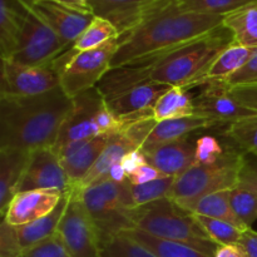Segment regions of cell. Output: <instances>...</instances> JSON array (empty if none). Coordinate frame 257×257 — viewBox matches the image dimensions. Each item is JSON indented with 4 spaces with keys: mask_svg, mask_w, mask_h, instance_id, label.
Masks as SVG:
<instances>
[{
    "mask_svg": "<svg viewBox=\"0 0 257 257\" xmlns=\"http://www.w3.org/2000/svg\"><path fill=\"white\" fill-rule=\"evenodd\" d=\"M73 104L62 87L32 97H0V150L53 148Z\"/></svg>",
    "mask_w": 257,
    "mask_h": 257,
    "instance_id": "obj_1",
    "label": "cell"
},
{
    "mask_svg": "<svg viewBox=\"0 0 257 257\" xmlns=\"http://www.w3.org/2000/svg\"><path fill=\"white\" fill-rule=\"evenodd\" d=\"M177 3L176 0L140 27L120 35L110 69L193 42L223 25L225 17L185 12Z\"/></svg>",
    "mask_w": 257,
    "mask_h": 257,
    "instance_id": "obj_2",
    "label": "cell"
},
{
    "mask_svg": "<svg viewBox=\"0 0 257 257\" xmlns=\"http://www.w3.org/2000/svg\"><path fill=\"white\" fill-rule=\"evenodd\" d=\"M132 223L133 228L156 237L185 243L207 256L215 257L218 248L195 216L168 198L133 208Z\"/></svg>",
    "mask_w": 257,
    "mask_h": 257,
    "instance_id": "obj_3",
    "label": "cell"
},
{
    "mask_svg": "<svg viewBox=\"0 0 257 257\" xmlns=\"http://www.w3.org/2000/svg\"><path fill=\"white\" fill-rule=\"evenodd\" d=\"M246 153L240 148H226V152L212 165L193 163L175 178L167 198L186 211L210 193L231 190L240 182Z\"/></svg>",
    "mask_w": 257,
    "mask_h": 257,
    "instance_id": "obj_4",
    "label": "cell"
},
{
    "mask_svg": "<svg viewBox=\"0 0 257 257\" xmlns=\"http://www.w3.org/2000/svg\"><path fill=\"white\" fill-rule=\"evenodd\" d=\"M77 195L92 217L99 236L100 246L120 232L132 230V200L128 181L119 183L104 180L94 183Z\"/></svg>",
    "mask_w": 257,
    "mask_h": 257,
    "instance_id": "obj_5",
    "label": "cell"
},
{
    "mask_svg": "<svg viewBox=\"0 0 257 257\" xmlns=\"http://www.w3.org/2000/svg\"><path fill=\"white\" fill-rule=\"evenodd\" d=\"M119 37L108 40L100 47L85 52H67L53 64L59 70L60 87L70 98L97 87L110 70V63L118 49Z\"/></svg>",
    "mask_w": 257,
    "mask_h": 257,
    "instance_id": "obj_6",
    "label": "cell"
},
{
    "mask_svg": "<svg viewBox=\"0 0 257 257\" xmlns=\"http://www.w3.org/2000/svg\"><path fill=\"white\" fill-rule=\"evenodd\" d=\"M24 8V20L17 48L12 57L13 62L28 67L50 65L69 50L62 38L30 8L19 0Z\"/></svg>",
    "mask_w": 257,
    "mask_h": 257,
    "instance_id": "obj_7",
    "label": "cell"
},
{
    "mask_svg": "<svg viewBox=\"0 0 257 257\" xmlns=\"http://www.w3.org/2000/svg\"><path fill=\"white\" fill-rule=\"evenodd\" d=\"M57 235L70 257H99L100 241L92 217L80 198L70 193Z\"/></svg>",
    "mask_w": 257,
    "mask_h": 257,
    "instance_id": "obj_8",
    "label": "cell"
},
{
    "mask_svg": "<svg viewBox=\"0 0 257 257\" xmlns=\"http://www.w3.org/2000/svg\"><path fill=\"white\" fill-rule=\"evenodd\" d=\"M0 97H32L60 87L59 70L54 64L28 67L2 59Z\"/></svg>",
    "mask_w": 257,
    "mask_h": 257,
    "instance_id": "obj_9",
    "label": "cell"
},
{
    "mask_svg": "<svg viewBox=\"0 0 257 257\" xmlns=\"http://www.w3.org/2000/svg\"><path fill=\"white\" fill-rule=\"evenodd\" d=\"M176 0H89L94 17L103 18L115 27L119 37L127 34L172 5Z\"/></svg>",
    "mask_w": 257,
    "mask_h": 257,
    "instance_id": "obj_10",
    "label": "cell"
},
{
    "mask_svg": "<svg viewBox=\"0 0 257 257\" xmlns=\"http://www.w3.org/2000/svg\"><path fill=\"white\" fill-rule=\"evenodd\" d=\"M73 100L74 104L72 112L60 128L57 143L53 147L54 152H58L69 143L99 136L95 125V117L105 104V99L99 89L94 87L85 90L73 98Z\"/></svg>",
    "mask_w": 257,
    "mask_h": 257,
    "instance_id": "obj_11",
    "label": "cell"
},
{
    "mask_svg": "<svg viewBox=\"0 0 257 257\" xmlns=\"http://www.w3.org/2000/svg\"><path fill=\"white\" fill-rule=\"evenodd\" d=\"M34 190L57 191L63 195L72 192L64 167L53 148H43L30 153L18 193Z\"/></svg>",
    "mask_w": 257,
    "mask_h": 257,
    "instance_id": "obj_12",
    "label": "cell"
},
{
    "mask_svg": "<svg viewBox=\"0 0 257 257\" xmlns=\"http://www.w3.org/2000/svg\"><path fill=\"white\" fill-rule=\"evenodd\" d=\"M23 3L52 28L69 49L94 19L90 10L75 9L52 0H23Z\"/></svg>",
    "mask_w": 257,
    "mask_h": 257,
    "instance_id": "obj_13",
    "label": "cell"
},
{
    "mask_svg": "<svg viewBox=\"0 0 257 257\" xmlns=\"http://www.w3.org/2000/svg\"><path fill=\"white\" fill-rule=\"evenodd\" d=\"M195 114L217 120L221 124H231L245 118L255 117L256 112L243 107L233 98L226 82H213L193 99Z\"/></svg>",
    "mask_w": 257,
    "mask_h": 257,
    "instance_id": "obj_14",
    "label": "cell"
},
{
    "mask_svg": "<svg viewBox=\"0 0 257 257\" xmlns=\"http://www.w3.org/2000/svg\"><path fill=\"white\" fill-rule=\"evenodd\" d=\"M112 135H99L88 140L78 141L64 146L55 152L64 167L72 191L92 170L99 156L104 151Z\"/></svg>",
    "mask_w": 257,
    "mask_h": 257,
    "instance_id": "obj_15",
    "label": "cell"
},
{
    "mask_svg": "<svg viewBox=\"0 0 257 257\" xmlns=\"http://www.w3.org/2000/svg\"><path fill=\"white\" fill-rule=\"evenodd\" d=\"M63 193L57 191H24L15 195L4 218L13 226L34 222L52 212L60 202Z\"/></svg>",
    "mask_w": 257,
    "mask_h": 257,
    "instance_id": "obj_16",
    "label": "cell"
},
{
    "mask_svg": "<svg viewBox=\"0 0 257 257\" xmlns=\"http://www.w3.org/2000/svg\"><path fill=\"white\" fill-rule=\"evenodd\" d=\"M147 162L165 176L177 177L195 163L196 142L186 137L143 152Z\"/></svg>",
    "mask_w": 257,
    "mask_h": 257,
    "instance_id": "obj_17",
    "label": "cell"
},
{
    "mask_svg": "<svg viewBox=\"0 0 257 257\" xmlns=\"http://www.w3.org/2000/svg\"><path fill=\"white\" fill-rule=\"evenodd\" d=\"M170 88L171 85L155 82L143 83L125 90L122 94L105 103L115 117L125 118L153 109L161 95L167 92Z\"/></svg>",
    "mask_w": 257,
    "mask_h": 257,
    "instance_id": "obj_18",
    "label": "cell"
},
{
    "mask_svg": "<svg viewBox=\"0 0 257 257\" xmlns=\"http://www.w3.org/2000/svg\"><path fill=\"white\" fill-rule=\"evenodd\" d=\"M220 124L221 123H218L217 120L210 119V118L197 114L157 122L151 135L146 140L145 145L141 148V151L147 152V151L152 150L157 146L175 142V141H180L182 138L188 137V135L196 132V131L206 130V128H211Z\"/></svg>",
    "mask_w": 257,
    "mask_h": 257,
    "instance_id": "obj_19",
    "label": "cell"
},
{
    "mask_svg": "<svg viewBox=\"0 0 257 257\" xmlns=\"http://www.w3.org/2000/svg\"><path fill=\"white\" fill-rule=\"evenodd\" d=\"M30 152L22 150H0V212L3 217L19 190V185L29 163Z\"/></svg>",
    "mask_w": 257,
    "mask_h": 257,
    "instance_id": "obj_20",
    "label": "cell"
},
{
    "mask_svg": "<svg viewBox=\"0 0 257 257\" xmlns=\"http://www.w3.org/2000/svg\"><path fill=\"white\" fill-rule=\"evenodd\" d=\"M256 48L242 47L232 43L228 48L217 55L215 60L208 65L207 69L198 75L187 87V90L198 85H207L213 82H227L237 70H240L252 57Z\"/></svg>",
    "mask_w": 257,
    "mask_h": 257,
    "instance_id": "obj_21",
    "label": "cell"
},
{
    "mask_svg": "<svg viewBox=\"0 0 257 257\" xmlns=\"http://www.w3.org/2000/svg\"><path fill=\"white\" fill-rule=\"evenodd\" d=\"M70 193L63 195L62 200L58 203L57 207L52 212L48 213L47 216H44V217L39 218V220L34 221V222L27 223V225L15 226L20 247H22L23 251L38 245L42 241L47 240V238L52 237V236L57 233L58 226H59L60 220H62L68 202H69Z\"/></svg>",
    "mask_w": 257,
    "mask_h": 257,
    "instance_id": "obj_22",
    "label": "cell"
},
{
    "mask_svg": "<svg viewBox=\"0 0 257 257\" xmlns=\"http://www.w3.org/2000/svg\"><path fill=\"white\" fill-rule=\"evenodd\" d=\"M24 20V8L19 0H0V52L9 59L17 48Z\"/></svg>",
    "mask_w": 257,
    "mask_h": 257,
    "instance_id": "obj_23",
    "label": "cell"
},
{
    "mask_svg": "<svg viewBox=\"0 0 257 257\" xmlns=\"http://www.w3.org/2000/svg\"><path fill=\"white\" fill-rule=\"evenodd\" d=\"M152 112L155 119L157 122H162L195 114V104L192 97L185 88L171 87L161 95Z\"/></svg>",
    "mask_w": 257,
    "mask_h": 257,
    "instance_id": "obj_24",
    "label": "cell"
},
{
    "mask_svg": "<svg viewBox=\"0 0 257 257\" xmlns=\"http://www.w3.org/2000/svg\"><path fill=\"white\" fill-rule=\"evenodd\" d=\"M120 233L137 241L138 243L145 246L147 250H150L157 257H211L200 252L191 246L185 245V243L156 237V236L150 235L145 231L137 230V228L123 231Z\"/></svg>",
    "mask_w": 257,
    "mask_h": 257,
    "instance_id": "obj_25",
    "label": "cell"
},
{
    "mask_svg": "<svg viewBox=\"0 0 257 257\" xmlns=\"http://www.w3.org/2000/svg\"><path fill=\"white\" fill-rule=\"evenodd\" d=\"M230 196L231 190H221L217 191V192L210 193V195L205 196L201 200H198L190 208L188 212L226 221V222L238 227L240 230L245 231L246 228L241 225V222L237 220L235 212H233L232 206H231Z\"/></svg>",
    "mask_w": 257,
    "mask_h": 257,
    "instance_id": "obj_26",
    "label": "cell"
},
{
    "mask_svg": "<svg viewBox=\"0 0 257 257\" xmlns=\"http://www.w3.org/2000/svg\"><path fill=\"white\" fill-rule=\"evenodd\" d=\"M223 27L233 35L236 44L257 48V7H250L226 15Z\"/></svg>",
    "mask_w": 257,
    "mask_h": 257,
    "instance_id": "obj_27",
    "label": "cell"
},
{
    "mask_svg": "<svg viewBox=\"0 0 257 257\" xmlns=\"http://www.w3.org/2000/svg\"><path fill=\"white\" fill-rule=\"evenodd\" d=\"M231 206L241 225L247 230L257 220V190L247 183L240 182L231 188Z\"/></svg>",
    "mask_w": 257,
    "mask_h": 257,
    "instance_id": "obj_28",
    "label": "cell"
},
{
    "mask_svg": "<svg viewBox=\"0 0 257 257\" xmlns=\"http://www.w3.org/2000/svg\"><path fill=\"white\" fill-rule=\"evenodd\" d=\"M118 37H119V33L112 23L103 19V18L94 17L92 23L78 37V39L75 40L73 47L68 52L75 54V53L94 49V48H98L107 43L108 40Z\"/></svg>",
    "mask_w": 257,
    "mask_h": 257,
    "instance_id": "obj_29",
    "label": "cell"
},
{
    "mask_svg": "<svg viewBox=\"0 0 257 257\" xmlns=\"http://www.w3.org/2000/svg\"><path fill=\"white\" fill-rule=\"evenodd\" d=\"M177 4L185 12L226 17L246 8L257 7V0H178Z\"/></svg>",
    "mask_w": 257,
    "mask_h": 257,
    "instance_id": "obj_30",
    "label": "cell"
},
{
    "mask_svg": "<svg viewBox=\"0 0 257 257\" xmlns=\"http://www.w3.org/2000/svg\"><path fill=\"white\" fill-rule=\"evenodd\" d=\"M175 178L176 177H172V176H165L145 185H131L128 182V191H130L133 207H141L155 201L167 198L168 192L175 182Z\"/></svg>",
    "mask_w": 257,
    "mask_h": 257,
    "instance_id": "obj_31",
    "label": "cell"
},
{
    "mask_svg": "<svg viewBox=\"0 0 257 257\" xmlns=\"http://www.w3.org/2000/svg\"><path fill=\"white\" fill-rule=\"evenodd\" d=\"M196 221L201 225V227L205 230L208 237L217 243L218 246H228V245H238L241 235L243 231L240 230L236 226L226 222V221L217 220V218L207 217V216L195 215Z\"/></svg>",
    "mask_w": 257,
    "mask_h": 257,
    "instance_id": "obj_32",
    "label": "cell"
},
{
    "mask_svg": "<svg viewBox=\"0 0 257 257\" xmlns=\"http://www.w3.org/2000/svg\"><path fill=\"white\" fill-rule=\"evenodd\" d=\"M225 136L242 152L257 156V115L228 124Z\"/></svg>",
    "mask_w": 257,
    "mask_h": 257,
    "instance_id": "obj_33",
    "label": "cell"
},
{
    "mask_svg": "<svg viewBox=\"0 0 257 257\" xmlns=\"http://www.w3.org/2000/svg\"><path fill=\"white\" fill-rule=\"evenodd\" d=\"M99 257H157L133 238L119 233L100 246Z\"/></svg>",
    "mask_w": 257,
    "mask_h": 257,
    "instance_id": "obj_34",
    "label": "cell"
},
{
    "mask_svg": "<svg viewBox=\"0 0 257 257\" xmlns=\"http://www.w3.org/2000/svg\"><path fill=\"white\" fill-rule=\"evenodd\" d=\"M226 150L220 141L213 136H202L196 141L195 163L198 165H212L217 162Z\"/></svg>",
    "mask_w": 257,
    "mask_h": 257,
    "instance_id": "obj_35",
    "label": "cell"
},
{
    "mask_svg": "<svg viewBox=\"0 0 257 257\" xmlns=\"http://www.w3.org/2000/svg\"><path fill=\"white\" fill-rule=\"evenodd\" d=\"M19 257H70V255L65 250L59 236L55 233L52 237L23 251Z\"/></svg>",
    "mask_w": 257,
    "mask_h": 257,
    "instance_id": "obj_36",
    "label": "cell"
},
{
    "mask_svg": "<svg viewBox=\"0 0 257 257\" xmlns=\"http://www.w3.org/2000/svg\"><path fill=\"white\" fill-rule=\"evenodd\" d=\"M22 252L17 227L3 220L0 225V257H19Z\"/></svg>",
    "mask_w": 257,
    "mask_h": 257,
    "instance_id": "obj_37",
    "label": "cell"
},
{
    "mask_svg": "<svg viewBox=\"0 0 257 257\" xmlns=\"http://www.w3.org/2000/svg\"><path fill=\"white\" fill-rule=\"evenodd\" d=\"M230 92L240 104L257 113V83L230 85Z\"/></svg>",
    "mask_w": 257,
    "mask_h": 257,
    "instance_id": "obj_38",
    "label": "cell"
},
{
    "mask_svg": "<svg viewBox=\"0 0 257 257\" xmlns=\"http://www.w3.org/2000/svg\"><path fill=\"white\" fill-rule=\"evenodd\" d=\"M226 83L228 85L257 83V48L253 52L252 57L248 59V62L240 70H237Z\"/></svg>",
    "mask_w": 257,
    "mask_h": 257,
    "instance_id": "obj_39",
    "label": "cell"
},
{
    "mask_svg": "<svg viewBox=\"0 0 257 257\" xmlns=\"http://www.w3.org/2000/svg\"><path fill=\"white\" fill-rule=\"evenodd\" d=\"M162 177H165V175L147 162L143 166H141L138 170H136L132 175L128 176L127 181L131 185H145V183L152 182V181H156Z\"/></svg>",
    "mask_w": 257,
    "mask_h": 257,
    "instance_id": "obj_40",
    "label": "cell"
},
{
    "mask_svg": "<svg viewBox=\"0 0 257 257\" xmlns=\"http://www.w3.org/2000/svg\"><path fill=\"white\" fill-rule=\"evenodd\" d=\"M240 181L252 186L257 190V156L247 155L245 156L242 171H241Z\"/></svg>",
    "mask_w": 257,
    "mask_h": 257,
    "instance_id": "obj_41",
    "label": "cell"
},
{
    "mask_svg": "<svg viewBox=\"0 0 257 257\" xmlns=\"http://www.w3.org/2000/svg\"><path fill=\"white\" fill-rule=\"evenodd\" d=\"M145 163H147L146 155L141 150H136L133 151V152L125 155L124 158L122 160V162H120V165L124 168L128 178V176L132 175L136 170H138V168H140L141 166L145 165Z\"/></svg>",
    "mask_w": 257,
    "mask_h": 257,
    "instance_id": "obj_42",
    "label": "cell"
},
{
    "mask_svg": "<svg viewBox=\"0 0 257 257\" xmlns=\"http://www.w3.org/2000/svg\"><path fill=\"white\" fill-rule=\"evenodd\" d=\"M238 245L241 246L247 257H257V232L252 228H247L241 235Z\"/></svg>",
    "mask_w": 257,
    "mask_h": 257,
    "instance_id": "obj_43",
    "label": "cell"
},
{
    "mask_svg": "<svg viewBox=\"0 0 257 257\" xmlns=\"http://www.w3.org/2000/svg\"><path fill=\"white\" fill-rule=\"evenodd\" d=\"M215 257H247L240 245L218 246Z\"/></svg>",
    "mask_w": 257,
    "mask_h": 257,
    "instance_id": "obj_44",
    "label": "cell"
},
{
    "mask_svg": "<svg viewBox=\"0 0 257 257\" xmlns=\"http://www.w3.org/2000/svg\"><path fill=\"white\" fill-rule=\"evenodd\" d=\"M108 178L114 181V182H119V183H123L127 181V173H125L124 168L122 167L120 162L115 163V165L110 168V172L109 175H108Z\"/></svg>",
    "mask_w": 257,
    "mask_h": 257,
    "instance_id": "obj_45",
    "label": "cell"
},
{
    "mask_svg": "<svg viewBox=\"0 0 257 257\" xmlns=\"http://www.w3.org/2000/svg\"><path fill=\"white\" fill-rule=\"evenodd\" d=\"M52 2L60 3V4H64V5H68V7L75 8V9L90 10L89 7H88V2H89V0H52Z\"/></svg>",
    "mask_w": 257,
    "mask_h": 257,
    "instance_id": "obj_46",
    "label": "cell"
}]
</instances>
